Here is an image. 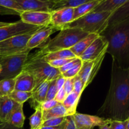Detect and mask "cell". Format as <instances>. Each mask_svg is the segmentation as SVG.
<instances>
[{"label":"cell","instance_id":"29","mask_svg":"<svg viewBox=\"0 0 129 129\" xmlns=\"http://www.w3.org/2000/svg\"><path fill=\"white\" fill-rule=\"evenodd\" d=\"M93 0H60L55 3L53 6V10H58L63 8H76L83 4L89 2Z\"/></svg>","mask_w":129,"mask_h":129},{"label":"cell","instance_id":"6","mask_svg":"<svg viewBox=\"0 0 129 129\" xmlns=\"http://www.w3.org/2000/svg\"><path fill=\"white\" fill-rule=\"evenodd\" d=\"M29 52L30 51H26L15 55L0 56V65L1 66L0 81L15 79L23 69Z\"/></svg>","mask_w":129,"mask_h":129},{"label":"cell","instance_id":"38","mask_svg":"<svg viewBox=\"0 0 129 129\" xmlns=\"http://www.w3.org/2000/svg\"><path fill=\"white\" fill-rule=\"evenodd\" d=\"M110 129H127V120H112L110 123Z\"/></svg>","mask_w":129,"mask_h":129},{"label":"cell","instance_id":"30","mask_svg":"<svg viewBox=\"0 0 129 129\" xmlns=\"http://www.w3.org/2000/svg\"><path fill=\"white\" fill-rule=\"evenodd\" d=\"M15 79H3L0 81V98L9 96L15 89Z\"/></svg>","mask_w":129,"mask_h":129},{"label":"cell","instance_id":"33","mask_svg":"<svg viewBox=\"0 0 129 129\" xmlns=\"http://www.w3.org/2000/svg\"><path fill=\"white\" fill-rule=\"evenodd\" d=\"M66 120V117L50 118L44 121L42 127H56L62 124Z\"/></svg>","mask_w":129,"mask_h":129},{"label":"cell","instance_id":"19","mask_svg":"<svg viewBox=\"0 0 129 129\" xmlns=\"http://www.w3.org/2000/svg\"><path fill=\"white\" fill-rule=\"evenodd\" d=\"M49 83H50V81H45L35 86L31 91L32 96L31 98L34 102V105H36L35 107L40 105L46 100Z\"/></svg>","mask_w":129,"mask_h":129},{"label":"cell","instance_id":"23","mask_svg":"<svg viewBox=\"0 0 129 129\" xmlns=\"http://www.w3.org/2000/svg\"><path fill=\"white\" fill-rule=\"evenodd\" d=\"M80 98L81 96L78 95L74 91L67 95L66 98L62 104L66 110L68 117L74 115L76 113L77 107L79 102Z\"/></svg>","mask_w":129,"mask_h":129},{"label":"cell","instance_id":"1","mask_svg":"<svg viewBox=\"0 0 129 129\" xmlns=\"http://www.w3.org/2000/svg\"><path fill=\"white\" fill-rule=\"evenodd\" d=\"M129 112V73L112 60L111 82L105 102L98 110L102 117L115 120H125Z\"/></svg>","mask_w":129,"mask_h":129},{"label":"cell","instance_id":"45","mask_svg":"<svg viewBox=\"0 0 129 129\" xmlns=\"http://www.w3.org/2000/svg\"><path fill=\"white\" fill-rule=\"evenodd\" d=\"M0 129H22V128H18L8 123H5L4 125Z\"/></svg>","mask_w":129,"mask_h":129},{"label":"cell","instance_id":"24","mask_svg":"<svg viewBox=\"0 0 129 129\" xmlns=\"http://www.w3.org/2000/svg\"><path fill=\"white\" fill-rule=\"evenodd\" d=\"M129 18V0L120 8L112 13L108 19V25L119 22Z\"/></svg>","mask_w":129,"mask_h":129},{"label":"cell","instance_id":"46","mask_svg":"<svg viewBox=\"0 0 129 129\" xmlns=\"http://www.w3.org/2000/svg\"><path fill=\"white\" fill-rule=\"evenodd\" d=\"M99 129H110V123L105 124L103 125L100 126V127H99Z\"/></svg>","mask_w":129,"mask_h":129},{"label":"cell","instance_id":"40","mask_svg":"<svg viewBox=\"0 0 129 129\" xmlns=\"http://www.w3.org/2000/svg\"><path fill=\"white\" fill-rule=\"evenodd\" d=\"M66 79V78H65ZM64 91L66 94H69L73 91V78H66L65 80L64 86H63Z\"/></svg>","mask_w":129,"mask_h":129},{"label":"cell","instance_id":"5","mask_svg":"<svg viewBox=\"0 0 129 129\" xmlns=\"http://www.w3.org/2000/svg\"><path fill=\"white\" fill-rule=\"evenodd\" d=\"M112 14V12L110 11H91L68 24L64 28H78L88 34H98L100 35L108 26V19Z\"/></svg>","mask_w":129,"mask_h":129},{"label":"cell","instance_id":"10","mask_svg":"<svg viewBox=\"0 0 129 129\" xmlns=\"http://www.w3.org/2000/svg\"><path fill=\"white\" fill-rule=\"evenodd\" d=\"M73 116L78 129H93L95 127H100L105 124L110 123L112 120L99 116L79 113H76Z\"/></svg>","mask_w":129,"mask_h":129},{"label":"cell","instance_id":"44","mask_svg":"<svg viewBox=\"0 0 129 129\" xmlns=\"http://www.w3.org/2000/svg\"><path fill=\"white\" fill-rule=\"evenodd\" d=\"M66 120L60 125L56 126V127H42L40 129H61L66 125Z\"/></svg>","mask_w":129,"mask_h":129},{"label":"cell","instance_id":"11","mask_svg":"<svg viewBox=\"0 0 129 129\" xmlns=\"http://www.w3.org/2000/svg\"><path fill=\"white\" fill-rule=\"evenodd\" d=\"M23 22L37 26H47L50 25V12L39 11H23L20 15Z\"/></svg>","mask_w":129,"mask_h":129},{"label":"cell","instance_id":"14","mask_svg":"<svg viewBox=\"0 0 129 129\" xmlns=\"http://www.w3.org/2000/svg\"><path fill=\"white\" fill-rule=\"evenodd\" d=\"M108 47V42L103 36H100L93 42L79 57L82 61H89L96 59L105 49Z\"/></svg>","mask_w":129,"mask_h":129},{"label":"cell","instance_id":"12","mask_svg":"<svg viewBox=\"0 0 129 129\" xmlns=\"http://www.w3.org/2000/svg\"><path fill=\"white\" fill-rule=\"evenodd\" d=\"M74 11V8H63L52 11L50 25L60 31L73 21Z\"/></svg>","mask_w":129,"mask_h":129},{"label":"cell","instance_id":"42","mask_svg":"<svg viewBox=\"0 0 129 129\" xmlns=\"http://www.w3.org/2000/svg\"><path fill=\"white\" fill-rule=\"evenodd\" d=\"M65 129H78L74 122L73 116L66 117V124Z\"/></svg>","mask_w":129,"mask_h":129},{"label":"cell","instance_id":"25","mask_svg":"<svg viewBox=\"0 0 129 129\" xmlns=\"http://www.w3.org/2000/svg\"><path fill=\"white\" fill-rule=\"evenodd\" d=\"M98 0H93L89 2L86 3L76 8H74L73 21L78 20L79 18L87 15L89 13L91 12L100 3Z\"/></svg>","mask_w":129,"mask_h":129},{"label":"cell","instance_id":"54","mask_svg":"<svg viewBox=\"0 0 129 129\" xmlns=\"http://www.w3.org/2000/svg\"><path fill=\"white\" fill-rule=\"evenodd\" d=\"M128 69V73H129V67H128V69Z\"/></svg>","mask_w":129,"mask_h":129},{"label":"cell","instance_id":"32","mask_svg":"<svg viewBox=\"0 0 129 129\" xmlns=\"http://www.w3.org/2000/svg\"><path fill=\"white\" fill-rule=\"evenodd\" d=\"M82 64H83V61H82V60L81 59V60H79L73 68H72L71 69L68 70V71L62 73V74H61V76L63 78H66H66H74V77H75L78 74L81 68Z\"/></svg>","mask_w":129,"mask_h":129},{"label":"cell","instance_id":"43","mask_svg":"<svg viewBox=\"0 0 129 129\" xmlns=\"http://www.w3.org/2000/svg\"><path fill=\"white\" fill-rule=\"evenodd\" d=\"M65 78H63L62 76H60L57 79H56V86L57 89L58 91L63 88V86H64V83H65Z\"/></svg>","mask_w":129,"mask_h":129},{"label":"cell","instance_id":"20","mask_svg":"<svg viewBox=\"0 0 129 129\" xmlns=\"http://www.w3.org/2000/svg\"><path fill=\"white\" fill-rule=\"evenodd\" d=\"M23 11L15 0H0V15L20 16Z\"/></svg>","mask_w":129,"mask_h":129},{"label":"cell","instance_id":"52","mask_svg":"<svg viewBox=\"0 0 129 129\" xmlns=\"http://www.w3.org/2000/svg\"><path fill=\"white\" fill-rule=\"evenodd\" d=\"M1 65H0V73H1Z\"/></svg>","mask_w":129,"mask_h":129},{"label":"cell","instance_id":"15","mask_svg":"<svg viewBox=\"0 0 129 129\" xmlns=\"http://www.w3.org/2000/svg\"><path fill=\"white\" fill-rule=\"evenodd\" d=\"M57 31L59 30L50 25L42 27L33 34L28 43V48L31 50L34 48L39 47L42 44H45L49 37Z\"/></svg>","mask_w":129,"mask_h":129},{"label":"cell","instance_id":"4","mask_svg":"<svg viewBox=\"0 0 129 129\" xmlns=\"http://www.w3.org/2000/svg\"><path fill=\"white\" fill-rule=\"evenodd\" d=\"M23 70L30 73L35 81V87L45 81L57 79L61 76L59 69L50 66L37 52L28 57Z\"/></svg>","mask_w":129,"mask_h":129},{"label":"cell","instance_id":"28","mask_svg":"<svg viewBox=\"0 0 129 129\" xmlns=\"http://www.w3.org/2000/svg\"><path fill=\"white\" fill-rule=\"evenodd\" d=\"M35 111L30 117V125L31 129H40L43 123V110L40 105L35 107Z\"/></svg>","mask_w":129,"mask_h":129},{"label":"cell","instance_id":"36","mask_svg":"<svg viewBox=\"0 0 129 129\" xmlns=\"http://www.w3.org/2000/svg\"><path fill=\"white\" fill-rule=\"evenodd\" d=\"M76 58V57H75ZM74 58H72V59H57V60H50V61L47 62L49 63V65L50 66L53 67V68H55V69H59V68H61L63 66L66 64L71 60L74 59Z\"/></svg>","mask_w":129,"mask_h":129},{"label":"cell","instance_id":"13","mask_svg":"<svg viewBox=\"0 0 129 129\" xmlns=\"http://www.w3.org/2000/svg\"><path fill=\"white\" fill-rule=\"evenodd\" d=\"M23 11L51 12L55 1L52 0H15Z\"/></svg>","mask_w":129,"mask_h":129},{"label":"cell","instance_id":"8","mask_svg":"<svg viewBox=\"0 0 129 129\" xmlns=\"http://www.w3.org/2000/svg\"><path fill=\"white\" fill-rule=\"evenodd\" d=\"M107 48L105 49L96 59L89 61H83V64L78 75L81 79L84 89L92 83L99 72L105 57Z\"/></svg>","mask_w":129,"mask_h":129},{"label":"cell","instance_id":"56","mask_svg":"<svg viewBox=\"0 0 129 129\" xmlns=\"http://www.w3.org/2000/svg\"><path fill=\"white\" fill-rule=\"evenodd\" d=\"M30 129H31V128H30Z\"/></svg>","mask_w":129,"mask_h":129},{"label":"cell","instance_id":"2","mask_svg":"<svg viewBox=\"0 0 129 129\" xmlns=\"http://www.w3.org/2000/svg\"><path fill=\"white\" fill-rule=\"evenodd\" d=\"M108 42L107 53L122 69L129 67V18L109 25L100 34Z\"/></svg>","mask_w":129,"mask_h":129},{"label":"cell","instance_id":"16","mask_svg":"<svg viewBox=\"0 0 129 129\" xmlns=\"http://www.w3.org/2000/svg\"><path fill=\"white\" fill-rule=\"evenodd\" d=\"M15 81L14 90L30 92L32 91L35 88V81L33 76L24 70L15 78Z\"/></svg>","mask_w":129,"mask_h":129},{"label":"cell","instance_id":"48","mask_svg":"<svg viewBox=\"0 0 129 129\" xmlns=\"http://www.w3.org/2000/svg\"><path fill=\"white\" fill-rule=\"evenodd\" d=\"M126 120H127V129H129V117Z\"/></svg>","mask_w":129,"mask_h":129},{"label":"cell","instance_id":"26","mask_svg":"<svg viewBox=\"0 0 129 129\" xmlns=\"http://www.w3.org/2000/svg\"><path fill=\"white\" fill-rule=\"evenodd\" d=\"M66 117H68L67 111L62 103H59L49 110L43 111V122L50 118Z\"/></svg>","mask_w":129,"mask_h":129},{"label":"cell","instance_id":"37","mask_svg":"<svg viewBox=\"0 0 129 129\" xmlns=\"http://www.w3.org/2000/svg\"><path fill=\"white\" fill-rule=\"evenodd\" d=\"M80 60H81V59L79 57L74 58V59H73L72 60H71L70 62H69L68 63H67L66 64H65L64 66H63L61 67V68H59L58 69H59V72L60 73V74H62V73L68 71V70H69V69H71L72 68H73V67H74V66H75L76 64L77 63H78Z\"/></svg>","mask_w":129,"mask_h":129},{"label":"cell","instance_id":"51","mask_svg":"<svg viewBox=\"0 0 129 129\" xmlns=\"http://www.w3.org/2000/svg\"><path fill=\"white\" fill-rule=\"evenodd\" d=\"M98 1H100V2H102V1H105V0H98Z\"/></svg>","mask_w":129,"mask_h":129},{"label":"cell","instance_id":"49","mask_svg":"<svg viewBox=\"0 0 129 129\" xmlns=\"http://www.w3.org/2000/svg\"><path fill=\"white\" fill-rule=\"evenodd\" d=\"M4 124H5V123H3V122H2L1 120H0V128L4 125Z\"/></svg>","mask_w":129,"mask_h":129},{"label":"cell","instance_id":"27","mask_svg":"<svg viewBox=\"0 0 129 129\" xmlns=\"http://www.w3.org/2000/svg\"><path fill=\"white\" fill-rule=\"evenodd\" d=\"M75 57H76V55L69 49L58 50L54 52L49 53L43 56L44 60L47 62L52 60H57V59H72V58Z\"/></svg>","mask_w":129,"mask_h":129},{"label":"cell","instance_id":"3","mask_svg":"<svg viewBox=\"0 0 129 129\" xmlns=\"http://www.w3.org/2000/svg\"><path fill=\"white\" fill-rule=\"evenodd\" d=\"M88 34H89L78 28H64L60 30L55 37L44 44L40 48V50L37 52L39 55L44 56L58 50L70 49Z\"/></svg>","mask_w":129,"mask_h":129},{"label":"cell","instance_id":"50","mask_svg":"<svg viewBox=\"0 0 129 129\" xmlns=\"http://www.w3.org/2000/svg\"><path fill=\"white\" fill-rule=\"evenodd\" d=\"M52 1H55V2H57V1H60V0H52Z\"/></svg>","mask_w":129,"mask_h":129},{"label":"cell","instance_id":"35","mask_svg":"<svg viewBox=\"0 0 129 129\" xmlns=\"http://www.w3.org/2000/svg\"><path fill=\"white\" fill-rule=\"evenodd\" d=\"M58 90L57 89L56 79L50 81L49 88H48L47 93L46 100H54Z\"/></svg>","mask_w":129,"mask_h":129},{"label":"cell","instance_id":"17","mask_svg":"<svg viewBox=\"0 0 129 129\" xmlns=\"http://www.w3.org/2000/svg\"><path fill=\"white\" fill-rule=\"evenodd\" d=\"M18 105L9 96L0 98V120L7 123L11 113Z\"/></svg>","mask_w":129,"mask_h":129},{"label":"cell","instance_id":"53","mask_svg":"<svg viewBox=\"0 0 129 129\" xmlns=\"http://www.w3.org/2000/svg\"><path fill=\"white\" fill-rule=\"evenodd\" d=\"M65 127H66V125H65V126H64V127H63V128H62L61 129H65Z\"/></svg>","mask_w":129,"mask_h":129},{"label":"cell","instance_id":"39","mask_svg":"<svg viewBox=\"0 0 129 129\" xmlns=\"http://www.w3.org/2000/svg\"><path fill=\"white\" fill-rule=\"evenodd\" d=\"M59 103H58V102H57V101H55V100H45V102H43V103L40 105V107H41L43 111H46L54 108V107L57 105L59 104Z\"/></svg>","mask_w":129,"mask_h":129},{"label":"cell","instance_id":"41","mask_svg":"<svg viewBox=\"0 0 129 129\" xmlns=\"http://www.w3.org/2000/svg\"><path fill=\"white\" fill-rule=\"evenodd\" d=\"M66 96H67L66 93L64 88H62L58 91L57 93L56 94V96H55V98H54V100H55V101H57L58 103H62L63 102H64V100L66 99Z\"/></svg>","mask_w":129,"mask_h":129},{"label":"cell","instance_id":"9","mask_svg":"<svg viewBox=\"0 0 129 129\" xmlns=\"http://www.w3.org/2000/svg\"><path fill=\"white\" fill-rule=\"evenodd\" d=\"M42 28V26H37L25 23L21 20L16 22L10 23L8 25L0 27V42L16 35L37 31Z\"/></svg>","mask_w":129,"mask_h":129},{"label":"cell","instance_id":"21","mask_svg":"<svg viewBox=\"0 0 129 129\" xmlns=\"http://www.w3.org/2000/svg\"><path fill=\"white\" fill-rule=\"evenodd\" d=\"M25 120V117L23 113V104L18 103L11 113L7 123L18 128H23Z\"/></svg>","mask_w":129,"mask_h":129},{"label":"cell","instance_id":"55","mask_svg":"<svg viewBox=\"0 0 129 129\" xmlns=\"http://www.w3.org/2000/svg\"><path fill=\"white\" fill-rule=\"evenodd\" d=\"M128 117H129V112H128Z\"/></svg>","mask_w":129,"mask_h":129},{"label":"cell","instance_id":"22","mask_svg":"<svg viewBox=\"0 0 129 129\" xmlns=\"http://www.w3.org/2000/svg\"><path fill=\"white\" fill-rule=\"evenodd\" d=\"M128 0H105L100 2L99 5L93 10V12H102V11H115L124 5Z\"/></svg>","mask_w":129,"mask_h":129},{"label":"cell","instance_id":"34","mask_svg":"<svg viewBox=\"0 0 129 129\" xmlns=\"http://www.w3.org/2000/svg\"><path fill=\"white\" fill-rule=\"evenodd\" d=\"M73 91L75 92L78 95L81 96L83 91L84 90V85H83L81 78L79 75H76L75 77L73 78Z\"/></svg>","mask_w":129,"mask_h":129},{"label":"cell","instance_id":"7","mask_svg":"<svg viewBox=\"0 0 129 129\" xmlns=\"http://www.w3.org/2000/svg\"><path fill=\"white\" fill-rule=\"evenodd\" d=\"M37 31L16 35L0 42V56L15 55L30 51L27 45L33 34Z\"/></svg>","mask_w":129,"mask_h":129},{"label":"cell","instance_id":"47","mask_svg":"<svg viewBox=\"0 0 129 129\" xmlns=\"http://www.w3.org/2000/svg\"><path fill=\"white\" fill-rule=\"evenodd\" d=\"M10 23H6V22H1L0 21V27H3V26H5L6 25H8Z\"/></svg>","mask_w":129,"mask_h":129},{"label":"cell","instance_id":"31","mask_svg":"<svg viewBox=\"0 0 129 129\" xmlns=\"http://www.w3.org/2000/svg\"><path fill=\"white\" fill-rule=\"evenodd\" d=\"M31 96H32L31 91L26 92L14 90L9 95V97L18 104H23L28 100L31 98Z\"/></svg>","mask_w":129,"mask_h":129},{"label":"cell","instance_id":"18","mask_svg":"<svg viewBox=\"0 0 129 129\" xmlns=\"http://www.w3.org/2000/svg\"><path fill=\"white\" fill-rule=\"evenodd\" d=\"M100 36L98 34H89L87 36L78 42L76 44L72 47L69 50L76 55L77 57H79L87 48L93 43Z\"/></svg>","mask_w":129,"mask_h":129}]
</instances>
